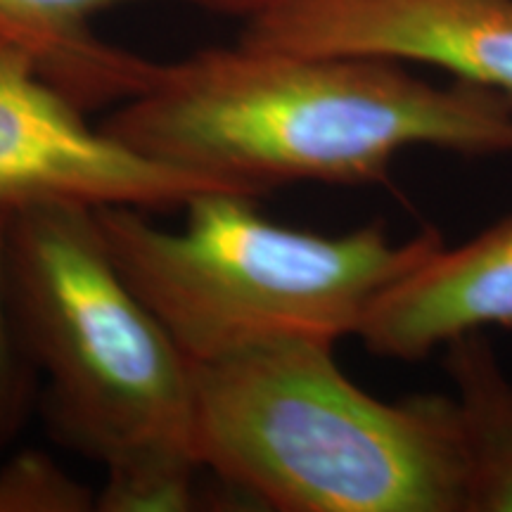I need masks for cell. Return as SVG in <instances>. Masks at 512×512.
Returning a JSON list of instances; mask_svg holds the SVG:
<instances>
[{
	"mask_svg": "<svg viewBox=\"0 0 512 512\" xmlns=\"http://www.w3.org/2000/svg\"><path fill=\"white\" fill-rule=\"evenodd\" d=\"M155 0H0V46L27 55L38 72L86 112L117 107L155 79L159 62L105 41V12Z\"/></svg>",
	"mask_w": 512,
	"mask_h": 512,
	"instance_id": "8",
	"label": "cell"
},
{
	"mask_svg": "<svg viewBox=\"0 0 512 512\" xmlns=\"http://www.w3.org/2000/svg\"><path fill=\"white\" fill-rule=\"evenodd\" d=\"M185 3H195L197 8L216 12V15L247 19L256 10L264 8L268 0H185Z\"/></svg>",
	"mask_w": 512,
	"mask_h": 512,
	"instance_id": "13",
	"label": "cell"
},
{
	"mask_svg": "<svg viewBox=\"0 0 512 512\" xmlns=\"http://www.w3.org/2000/svg\"><path fill=\"white\" fill-rule=\"evenodd\" d=\"M157 162L264 195L285 183L375 185L411 147L512 155V98L408 64L240 41L159 62L100 124Z\"/></svg>",
	"mask_w": 512,
	"mask_h": 512,
	"instance_id": "1",
	"label": "cell"
},
{
	"mask_svg": "<svg viewBox=\"0 0 512 512\" xmlns=\"http://www.w3.org/2000/svg\"><path fill=\"white\" fill-rule=\"evenodd\" d=\"M230 188L162 164L121 143L38 72L0 46V209H183L207 190ZM240 190V188H233ZM249 192V190H247Z\"/></svg>",
	"mask_w": 512,
	"mask_h": 512,
	"instance_id": "5",
	"label": "cell"
},
{
	"mask_svg": "<svg viewBox=\"0 0 512 512\" xmlns=\"http://www.w3.org/2000/svg\"><path fill=\"white\" fill-rule=\"evenodd\" d=\"M195 451L235 501L264 510L467 512L456 399H375L328 342L197 366Z\"/></svg>",
	"mask_w": 512,
	"mask_h": 512,
	"instance_id": "2",
	"label": "cell"
},
{
	"mask_svg": "<svg viewBox=\"0 0 512 512\" xmlns=\"http://www.w3.org/2000/svg\"><path fill=\"white\" fill-rule=\"evenodd\" d=\"M489 328H512V216L441 245L380 294L356 337L375 356L420 361Z\"/></svg>",
	"mask_w": 512,
	"mask_h": 512,
	"instance_id": "7",
	"label": "cell"
},
{
	"mask_svg": "<svg viewBox=\"0 0 512 512\" xmlns=\"http://www.w3.org/2000/svg\"><path fill=\"white\" fill-rule=\"evenodd\" d=\"M259 197L200 192L183 228L131 207L95 211L121 273L195 366L356 337L380 294L444 245L434 228L408 240L382 223L342 235L290 228L268 219Z\"/></svg>",
	"mask_w": 512,
	"mask_h": 512,
	"instance_id": "3",
	"label": "cell"
},
{
	"mask_svg": "<svg viewBox=\"0 0 512 512\" xmlns=\"http://www.w3.org/2000/svg\"><path fill=\"white\" fill-rule=\"evenodd\" d=\"M197 463H157L105 475L95 491L100 512H188L204 503Z\"/></svg>",
	"mask_w": 512,
	"mask_h": 512,
	"instance_id": "10",
	"label": "cell"
},
{
	"mask_svg": "<svg viewBox=\"0 0 512 512\" xmlns=\"http://www.w3.org/2000/svg\"><path fill=\"white\" fill-rule=\"evenodd\" d=\"M467 453V512H512V382L484 332L446 344Z\"/></svg>",
	"mask_w": 512,
	"mask_h": 512,
	"instance_id": "9",
	"label": "cell"
},
{
	"mask_svg": "<svg viewBox=\"0 0 512 512\" xmlns=\"http://www.w3.org/2000/svg\"><path fill=\"white\" fill-rule=\"evenodd\" d=\"M240 41L427 64L512 98V0H268Z\"/></svg>",
	"mask_w": 512,
	"mask_h": 512,
	"instance_id": "6",
	"label": "cell"
},
{
	"mask_svg": "<svg viewBox=\"0 0 512 512\" xmlns=\"http://www.w3.org/2000/svg\"><path fill=\"white\" fill-rule=\"evenodd\" d=\"M95 494L46 453L22 451L0 467V512H88Z\"/></svg>",
	"mask_w": 512,
	"mask_h": 512,
	"instance_id": "11",
	"label": "cell"
},
{
	"mask_svg": "<svg viewBox=\"0 0 512 512\" xmlns=\"http://www.w3.org/2000/svg\"><path fill=\"white\" fill-rule=\"evenodd\" d=\"M8 299L60 444L105 475L200 465L197 366L121 273L93 209L12 216Z\"/></svg>",
	"mask_w": 512,
	"mask_h": 512,
	"instance_id": "4",
	"label": "cell"
},
{
	"mask_svg": "<svg viewBox=\"0 0 512 512\" xmlns=\"http://www.w3.org/2000/svg\"><path fill=\"white\" fill-rule=\"evenodd\" d=\"M12 214L0 209V451L17 437L36 392V370L15 332L8 299V247Z\"/></svg>",
	"mask_w": 512,
	"mask_h": 512,
	"instance_id": "12",
	"label": "cell"
}]
</instances>
